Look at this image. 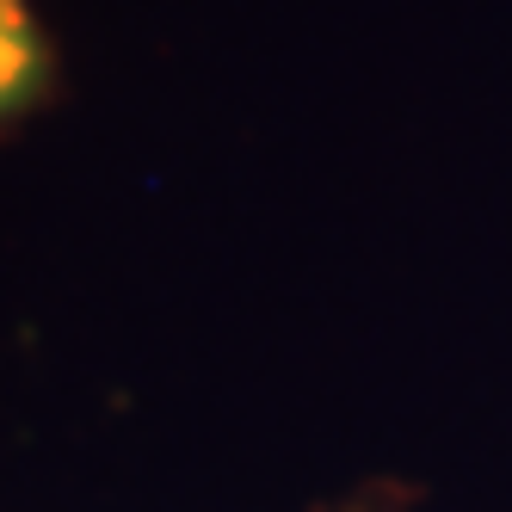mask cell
Masks as SVG:
<instances>
[{
    "label": "cell",
    "mask_w": 512,
    "mask_h": 512,
    "mask_svg": "<svg viewBox=\"0 0 512 512\" xmlns=\"http://www.w3.org/2000/svg\"><path fill=\"white\" fill-rule=\"evenodd\" d=\"M62 93V56L31 0H0V136Z\"/></svg>",
    "instance_id": "obj_1"
}]
</instances>
